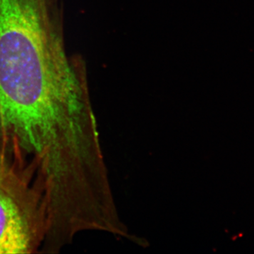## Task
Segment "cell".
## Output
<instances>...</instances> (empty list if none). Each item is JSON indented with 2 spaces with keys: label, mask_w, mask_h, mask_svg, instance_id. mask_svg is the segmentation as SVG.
<instances>
[{
  "label": "cell",
  "mask_w": 254,
  "mask_h": 254,
  "mask_svg": "<svg viewBox=\"0 0 254 254\" xmlns=\"http://www.w3.org/2000/svg\"><path fill=\"white\" fill-rule=\"evenodd\" d=\"M1 170H2V163H1V155H0V174L1 173Z\"/></svg>",
  "instance_id": "3"
},
{
  "label": "cell",
  "mask_w": 254,
  "mask_h": 254,
  "mask_svg": "<svg viewBox=\"0 0 254 254\" xmlns=\"http://www.w3.org/2000/svg\"><path fill=\"white\" fill-rule=\"evenodd\" d=\"M36 240L34 220L17 198L0 187V254L31 253Z\"/></svg>",
  "instance_id": "2"
},
{
  "label": "cell",
  "mask_w": 254,
  "mask_h": 254,
  "mask_svg": "<svg viewBox=\"0 0 254 254\" xmlns=\"http://www.w3.org/2000/svg\"><path fill=\"white\" fill-rule=\"evenodd\" d=\"M63 0H0V136L63 143L90 114L85 72L65 46Z\"/></svg>",
  "instance_id": "1"
}]
</instances>
